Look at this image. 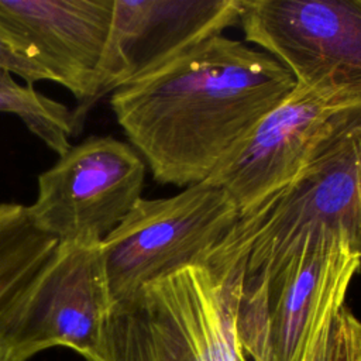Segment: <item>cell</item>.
<instances>
[{
	"instance_id": "7a4b0ae2",
	"label": "cell",
	"mask_w": 361,
	"mask_h": 361,
	"mask_svg": "<svg viewBox=\"0 0 361 361\" xmlns=\"http://www.w3.org/2000/svg\"><path fill=\"white\" fill-rule=\"evenodd\" d=\"M343 237L361 257V106L337 113L295 178L241 213L206 267H244L241 289L265 286L306 237Z\"/></svg>"
},
{
	"instance_id": "8fae6325",
	"label": "cell",
	"mask_w": 361,
	"mask_h": 361,
	"mask_svg": "<svg viewBox=\"0 0 361 361\" xmlns=\"http://www.w3.org/2000/svg\"><path fill=\"white\" fill-rule=\"evenodd\" d=\"M100 244H58L17 333L34 354L66 347L86 358L97 347L111 307Z\"/></svg>"
},
{
	"instance_id": "ba28073f",
	"label": "cell",
	"mask_w": 361,
	"mask_h": 361,
	"mask_svg": "<svg viewBox=\"0 0 361 361\" xmlns=\"http://www.w3.org/2000/svg\"><path fill=\"white\" fill-rule=\"evenodd\" d=\"M114 0H0V38L78 100L76 133L97 102Z\"/></svg>"
},
{
	"instance_id": "6da1fadb",
	"label": "cell",
	"mask_w": 361,
	"mask_h": 361,
	"mask_svg": "<svg viewBox=\"0 0 361 361\" xmlns=\"http://www.w3.org/2000/svg\"><path fill=\"white\" fill-rule=\"evenodd\" d=\"M296 86L265 51L210 37L110 93V107L155 180L210 178L254 126Z\"/></svg>"
},
{
	"instance_id": "5b68a950",
	"label": "cell",
	"mask_w": 361,
	"mask_h": 361,
	"mask_svg": "<svg viewBox=\"0 0 361 361\" xmlns=\"http://www.w3.org/2000/svg\"><path fill=\"white\" fill-rule=\"evenodd\" d=\"M238 217L230 195L207 179L171 197H141L100 244L111 305L185 267L204 265Z\"/></svg>"
},
{
	"instance_id": "277c9868",
	"label": "cell",
	"mask_w": 361,
	"mask_h": 361,
	"mask_svg": "<svg viewBox=\"0 0 361 361\" xmlns=\"http://www.w3.org/2000/svg\"><path fill=\"white\" fill-rule=\"evenodd\" d=\"M361 257L340 235L306 237L265 285L241 289L237 333L252 361H302L317 329L344 306Z\"/></svg>"
},
{
	"instance_id": "3957f363",
	"label": "cell",
	"mask_w": 361,
	"mask_h": 361,
	"mask_svg": "<svg viewBox=\"0 0 361 361\" xmlns=\"http://www.w3.org/2000/svg\"><path fill=\"white\" fill-rule=\"evenodd\" d=\"M243 275L185 267L113 303L87 361H248L237 333Z\"/></svg>"
},
{
	"instance_id": "7c38bea8",
	"label": "cell",
	"mask_w": 361,
	"mask_h": 361,
	"mask_svg": "<svg viewBox=\"0 0 361 361\" xmlns=\"http://www.w3.org/2000/svg\"><path fill=\"white\" fill-rule=\"evenodd\" d=\"M0 113L17 116L58 157L72 147L71 137L76 134L72 110L37 92L34 85L17 82L4 68H0Z\"/></svg>"
},
{
	"instance_id": "2e32d148",
	"label": "cell",
	"mask_w": 361,
	"mask_h": 361,
	"mask_svg": "<svg viewBox=\"0 0 361 361\" xmlns=\"http://www.w3.org/2000/svg\"><path fill=\"white\" fill-rule=\"evenodd\" d=\"M34 355L18 341L16 330L0 329V361H27Z\"/></svg>"
},
{
	"instance_id": "8992f818",
	"label": "cell",
	"mask_w": 361,
	"mask_h": 361,
	"mask_svg": "<svg viewBox=\"0 0 361 361\" xmlns=\"http://www.w3.org/2000/svg\"><path fill=\"white\" fill-rule=\"evenodd\" d=\"M238 23L296 85L361 104V0H240Z\"/></svg>"
},
{
	"instance_id": "30bf717a",
	"label": "cell",
	"mask_w": 361,
	"mask_h": 361,
	"mask_svg": "<svg viewBox=\"0 0 361 361\" xmlns=\"http://www.w3.org/2000/svg\"><path fill=\"white\" fill-rule=\"evenodd\" d=\"M238 17L240 0H114L97 100L223 34Z\"/></svg>"
},
{
	"instance_id": "4fadbf2b",
	"label": "cell",
	"mask_w": 361,
	"mask_h": 361,
	"mask_svg": "<svg viewBox=\"0 0 361 361\" xmlns=\"http://www.w3.org/2000/svg\"><path fill=\"white\" fill-rule=\"evenodd\" d=\"M330 361H361V320L345 306L334 319Z\"/></svg>"
},
{
	"instance_id": "9c48e42d",
	"label": "cell",
	"mask_w": 361,
	"mask_h": 361,
	"mask_svg": "<svg viewBox=\"0 0 361 361\" xmlns=\"http://www.w3.org/2000/svg\"><path fill=\"white\" fill-rule=\"evenodd\" d=\"M361 106L296 85L224 158L207 180L221 186L240 214L289 183L338 111Z\"/></svg>"
},
{
	"instance_id": "9a60e30c",
	"label": "cell",
	"mask_w": 361,
	"mask_h": 361,
	"mask_svg": "<svg viewBox=\"0 0 361 361\" xmlns=\"http://www.w3.org/2000/svg\"><path fill=\"white\" fill-rule=\"evenodd\" d=\"M334 319L336 317L326 320L317 329L316 334L313 336V338L309 343V347L305 353V358L302 361H330Z\"/></svg>"
},
{
	"instance_id": "52a82bcc",
	"label": "cell",
	"mask_w": 361,
	"mask_h": 361,
	"mask_svg": "<svg viewBox=\"0 0 361 361\" xmlns=\"http://www.w3.org/2000/svg\"><path fill=\"white\" fill-rule=\"evenodd\" d=\"M145 168L130 144L87 137L39 173L30 217L59 244L102 241L141 199Z\"/></svg>"
},
{
	"instance_id": "5bb4252c",
	"label": "cell",
	"mask_w": 361,
	"mask_h": 361,
	"mask_svg": "<svg viewBox=\"0 0 361 361\" xmlns=\"http://www.w3.org/2000/svg\"><path fill=\"white\" fill-rule=\"evenodd\" d=\"M0 68L10 71L14 76L21 78L25 83L34 85L37 82H51V78L37 68L35 65L30 63L28 61L16 55L0 38Z\"/></svg>"
}]
</instances>
